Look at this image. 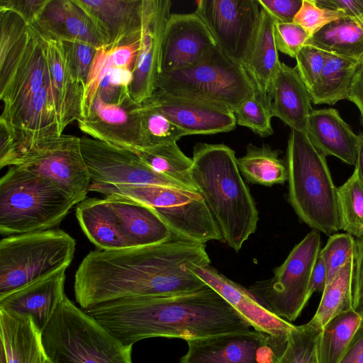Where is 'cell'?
I'll list each match as a JSON object with an SVG mask.
<instances>
[{"mask_svg":"<svg viewBox=\"0 0 363 363\" xmlns=\"http://www.w3.org/2000/svg\"><path fill=\"white\" fill-rule=\"evenodd\" d=\"M1 151L18 156L60 137L71 123L45 43L18 13L0 7Z\"/></svg>","mask_w":363,"mask_h":363,"instance_id":"obj_1","label":"cell"},{"mask_svg":"<svg viewBox=\"0 0 363 363\" xmlns=\"http://www.w3.org/2000/svg\"><path fill=\"white\" fill-rule=\"evenodd\" d=\"M206 243L178 236L161 243L89 252L74 276L77 303L83 310L115 300L177 295L206 285L192 266H207Z\"/></svg>","mask_w":363,"mask_h":363,"instance_id":"obj_2","label":"cell"},{"mask_svg":"<svg viewBox=\"0 0 363 363\" xmlns=\"http://www.w3.org/2000/svg\"><path fill=\"white\" fill-rule=\"evenodd\" d=\"M127 346L150 337L186 341L250 330V324L208 285L182 294L115 300L84 310Z\"/></svg>","mask_w":363,"mask_h":363,"instance_id":"obj_3","label":"cell"},{"mask_svg":"<svg viewBox=\"0 0 363 363\" xmlns=\"http://www.w3.org/2000/svg\"><path fill=\"white\" fill-rule=\"evenodd\" d=\"M192 160L194 184L217 222L223 239L238 252L257 230L259 215L235 152L223 144L198 143Z\"/></svg>","mask_w":363,"mask_h":363,"instance_id":"obj_4","label":"cell"},{"mask_svg":"<svg viewBox=\"0 0 363 363\" xmlns=\"http://www.w3.org/2000/svg\"><path fill=\"white\" fill-rule=\"evenodd\" d=\"M289 201L312 230L330 235L340 230L335 186L325 156L306 133L291 130L286 151Z\"/></svg>","mask_w":363,"mask_h":363,"instance_id":"obj_5","label":"cell"},{"mask_svg":"<svg viewBox=\"0 0 363 363\" xmlns=\"http://www.w3.org/2000/svg\"><path fill=\"white\" fill-rule=\"evenodd\" d=\"M75 204L49 179L11 166L0 180V233L11 236L52 229Z\"/></svg>","mask_w":363,"mask_h":363,"instance_id":"obj_6","label":"cell"},{"mask_svg":"<svg viewBox=\"0 0 363 363\" xmlns=\"http://www.w3.org/2000/svg\"><path fill=\"white\" fill-rule=\"evenodd\" d=\"M42 342L52 363H133L132 347L67 296L43 330Z\"/></svg>","mask_w":363,"mask_h":363,"instance_id":"obj_7","label":"cell"},{"mask_svg":"<svg viewBox=\"0 0 363 363\" xmlns=\"http://www.w3.org/2000/svg\"><path fill=\"white\" fill-rule=\"evenodd\" d=\"M89 191L123 199L153 208L172 232L206 243L223 236L199 191L162 185H112L91 182Z\"/></svg>","mask_w":363,"mask_h":363,"instance_id":"obj_8","label":"cell"},{"mask_svg":"<svg viewBox=\"0 0 363 363\" xmlns=\"http://www.w3.org/2000/svg\"><path fill=\"white\" fill-rule=\"evenodd\" d=\"M157 89L215 104L233 113L255 92L242 65L218 45L196 65L160 74Z\"/></svg>","mask_w":363,"mask_h":363,"instance_id":"obj_9","label":"cell"},{"mask_svg":"<svg viewBox=\"0 0 363 363\" xmlns=\"http://www.w3.org/2000/svg\"><path fill=\"white\" fill-rule=\"evenodd\" d=\"M75 240L60 229L6 236L0 242V298L72 262Z\"/></svg>","mask_w":363,"mask_h":363,"instance_id":"obj_10","label":"cell"},{"mask_svg":"<svg viewBox=\"0 0 363 363\" xmlns=\"http://www.w3.org/2000/svg\"><path fill=\"white\" fill-rule=\"evenodd\" d=\"M320 250V232L312 230L294 247L271 279L255 283L250 291L274 314L295 320L309 300L311 276Z\"/></svg>","mask_w":363,"mask_h":363,"instance_id":"obj_11","label":"cell"},{"mask_svg":"<svg viewBox=\"0 0 363 363\" xmlns=\"http://www.w3.org/2000/svg\"><path fill=\"white\" fill-rule=\"evenodd\" d=\"M195 13L217 45L242 65L255 35L261 7L257 0H199Z\"/></svg>","mask_w":363,"mask_h":363,"instance_id":"obj_12","label":"cell"},{"mask_svg":"<svg viewBox=\"0 0 363 363\" xmlns=\"http://www.w3.org/2000/svg\"><path fill=\"white\" fill-rule=\"evenodd\" d=\"M91 182L112 185H162L186 189L148 166L135 151L92 138H80Z\"/></svg>","mask_w":363,"mask_h":363,"instance_id":"obj_13","label":"cell"},{"mask_svg":"<svg viewBox=\"0 0 363 363\" xmlns=\"http://www.w3.org/2000/svg\"><path fill=\"white\" fill-rule=\"evenodd\" d=\"M179 363H273L286 343L258 330L223 333L186 341Z\"/></svg>","mask_w":363,"mask_h":363,"instance_id":"obj_14","label":"cell"},{"mask_svg":"<svg viewBox=\"0 0 363 363\" xmlns=\"http://www.w3.org/2000/svg\"><path fill=\"white\" fill-rule=\"evenodd\" d=\"M23 167L49 179L78 204L85 199L91 183L83 159L80 138L62 135L46 140Z\"/></svg>","mask_w":363,"mask_h":363,"instance_id":"obj_15","label":"cell"},{"mask_svg":"<svg viewBox=\"0 0 363 363\" xmlns=\"http://www.w3.org/2000/svg\"><path fill=\"white\" fill-rule=\"evenodd\" d=\"M171 6L169 0H145L140 49L129 89L130 96L136 104L149 99L157 89L162 38Z\"/></svg>","mask_w":363,"mask_h":363,"instance_id":"obj_16","label":"cell"},{"mask_svg":"<svg viewBox=\"0 0 363 363\" xmlns=\"http://www.w3.org/2000/svg\"><path fill=\"white\" fill-rule=\"evenodd\" d=\"M216 45L211 32L195 12L171 13L162 38L160 74L196 65Z\"/></svg>","mask_w":363,"mask_h":363,"instance_id":"obj_17","label":"cell"},{"mask_svg":"<svg viewBox=\"0 0 363 363\" xmlns=\"http://www.w3.org/2000/svg\"><path fill=\"white\" fill-rule=\"evenodd\" d=\"M139 105L132 99L108 104L96 96L86 116L77 121L79 128L94 139L137 152L143 148Z\"/></svg>","mask_w":363,"mask_h":363,"instance_id":"obj_18","label":"cell"},{"mask_svg":"<svg viewBox=\"0 0 363 363\" xmlns=\"http://www.w3.org/2000/svg\"><path fill=\"white\" fill-rule=\"evenodd\" d=\"M147 101L186 136L230 132L237 125L232 111L198 99L156 89Z\"/></svg>","mask_w":363,"mask_h":363,"instance_id":"obj_19","label":"cell"},{"mask_svg":"<svg viewBox=\"0 0 363 363\" xmlns=\"http://www.w3.org/2000/svg\"><path fill=\"white\" fill-rule=\"evenodd\" d=\"M190 270L218 292L255 330L286 342L294 325L277 316L243 286L211 266H192Z\"/></svg>","mask_w":363,"mask_h":363,"instance_id":"obj_20","label":"cell"},{"mask_svg":"<svg viewBox=\"0 0 363 363\" xmlns=\"http://www.w3.org/2000/svg\"><path fill=\"white\" fill-rule=\"evenodd\" d=\"M91 18L105 48L128 45L141 38L145 0H74Z\"/></svg>","mask_w":363,"mask_h":363,"instance_id":"obj_21","label":"cell"},{"mask_svg":"<svg viewBox=\"0 0 363 363\" xmlns=\"http://www.w3.org/2000/svg\"><path fill=\"white\" fill-rule=\"evenodd\" d=\"M66 269H62L1 297L0 310L30 315L43 331L66 296Z\"/></svg>","mask_w":363,"mask_h":363,"instance_id":"obj_22","label":"cell"},{"mask_svg":"<svg viewBox=\"0 0 363 363\" xmlns=\"http://www.w3.org/2000/svg\"><path fill=\"white\" fill-rule=\"evenodd\" d=\"M268 99L272 117L279 118L291 130L306 133L312 100L296 67L281 63L270 84Z\"/></svg>","mask_w":363,"mask_h":363,"instance_id":"obj_23","label":"cell"},{"mask_svg":"<svg viewBox=\"0 0 363 363\" xmlns=\"http://www.w3.org/2000/svg\"><path fill=\"white\" fill-rule=\"evenodd\" d=\"M306 134L313 145L324 156H334L355 166L359 136L352 131L337 110H312Z\"/></svg>","mask_w":363,"mask_h":363,"instance_id":"obj_24","label":"cell"},{"mask_svg":"<svg viewBox=\"0 0 363 363\" xmlns=\"http://www.w3.org/2000/svg\"><path fill=\"white\" fill-rule=\"evenodd\" d=\"M274 25L273 18L261 8L255 35L242 63L255 93L269 107L270 84L281 63L274 41Z\"/></svg>","mask_w":363,"mask_h":363,"instance_id":"obj_25","label":"cell"},{"mask_svg":"<svg viewBox=\"0 0 363 363\" xmlns=\"http://www.w3.org/2000/svg\"><path fill=\"white\" fill-rule=\"evenodd\" d=\"M1 347L7 363H44L42 331L30 315L0 310Z\"/></svg>","mask_w":363,"mask_h":363,"instance_id":"obj_26","label":"cell"},{"mask_svg":"<svg viewBox=\"0 0 363 363\" xmlns=\"http://www.w3.org/2000/svg\"><path fill=\"white\" fill-rule=\"evenodd\" d=\"M107 198L129 247H144L169 240L172 232L155 211L123 199Z\"/></svg>","mask_w":363,"mask_h":363,"instance_id":"obj_27","label":"cell"},{"mask_svg":"<svg viewBox=\"0 0 363 363\" xmlns=\"http://www.w3.org/2000/svg\"><path fill=\"white\" fill-rule=\"evenodd\" d=\"M37 18L62 40H77L97 48H105L95 24L74 0H48Z\"/></svg>","mask_w":363,"mask_h":363,"instance_id":"obj_28","label":"cell"},{"mask_svg":"<svg viewBox=\"0 0 363 363\" xmlns=\"http://www.w3.org/2000/svg\"><path fill=\"white\" fill-rule=\"evenodd\" d=\"M76 217L88 239L102 250L129 248L107 198H86L77 204Z\"/></svg>","mask_w":363,"mask_h":363,"instance_id":"obj_29","label":"cell"},{"mask_svg":"<svg viewBox=\"0 0 363 363\" xmlns=\"http://www.w3.org/2000/svg\"><path fill=\"white\" fill-rule=\"evenodd\" d=\"M362 60H356L327 52L318 82L310 92L314 104L333 105L348 99L353 77Z\"/></svg>","mask_w":363,"mask_h":363,"instance_id":"obj_30","label":"cell"},{"mask_svg":"<svg viewBox=\"0 0 363 363\" xmlns=\"http://www.w3.org/2000/svg\"><path fill=\"white\" fill-rule=\"evenodd\" d=\"M306 45L340 57L362 60L363 28L347 16L324 26Z\"/></svg>","mask_w":363,"mask_h":363,"instance_id":"obj_31","label":"cell"},{"mask_svg":"<svg viewBox=\"0 0 363 363\" xmlns=\"http://www.w3.org/2000/svg\"><path fill=\"white\" fill-rule=\"evenodd\" d=\"M279 155V150L269 145L257 147L250 143L245 155L237 158L238 167L250 183L266 186L281 184L287 181L288 172Z\"/></svg>","mask_w":363,"mask_h":363,"instance_id":"obj_32","label":"cell"},{"mask_svg":"<svg viewBox=\"0 0 363 363\" xmlns=\"http://www.w3.org/2000/svg\"><path fill=\"white\" fill-rule=\"evenodd\" d=\"M140 40L111 48H98L84 89L82 118L86 116L99 84L109 69L115 67L134 68Z\"/></svg>","mask_w":363,"mask_h":363,"instance_id":"obj_33","label":"cell"},{"mask_svg":"<svg viewBox=\"0 0 363 363\" xmlns=\"http://www.w3.org/2000/svg\"><path fill=\"white\" fill-rule=\"evenodd\" d=\"M136 152L157 173L179 183L189 190L198 191L191 178L192 158L186 156L177 143L145 147Z\"/></svg>","mask_w":363,"mask_h":363,"instance_id":"obj_34","label":"cell"},{"mask_svg":"<svg viewBox=\"0 0 363 363\" xmlns=\"http://www.w3.org/2000/svg\"><path fill=\"white\" fill-rule=\"evenodd\" d=\"M362 319L354 309L330 320L323 328L318 343V363H339Z\"/></svg>","mask_w":363,"mask_h":363,"instance_id":"obj_35","label":"cell"},{"mask_svg":"<svg viewBox=\"0 0 363 363\" xmlns=\"http://www.w3.org/2000/svg\"><path fill=\"white\" fill-rule=\"evenodd\" d=\"M354 255L325 286L320 304L314 315L323 328L335 316L353 309L352 281Z\"/></svg>","mask_w":363,"mask_h":363,"instance_id":"obj_36","label":"cell"},{"mask_svg":"<svg viewBox=\"0 0 363 363\" xmlns=\"http://www.w3.org/2000/svg\"><path fill=\"white\" fill-rule=\"evenodd\" d=\"M322 330L315 317L306 324L294 325L284 350L273 363H318V343Z\"/></svg>","mask_w":363,"mask_h":363,"instance_id":"obj_37","label":"cell"},{"mask_svg":"<svg viewBox=\"0 0 363 363\" xmlns=\"http://www.w3.org/2000/svg\"><path fill=\"white\" fill-rule=\"evenodd\" d=\"M340 229L346 233L363 237V185L354 169L347 180L337 188Z\"/></svg>","mask_w":363,"mask_h":363,"instance_id":"obj_38","label":"cell"},{"mask_svg":"<svg viewBox=\"0 0 363 363\" xmlns=\"http://www.w3.org/2000/svg\"><path fill=\"white\" fill-rule=\"evenodd\" d=\"M143 148L177 143L185 133L147 101L138 107ZM142 150V149H141Z\"/></svg>","mask_w":363,"mask_h":363,"instance_id":"obj_39","label":"cell"},{"mask_svg":"<svg viewBox=\"0 0 363 363\" xmlns=\"http://www.w3.org/2000/svg\"><path fill=\"white\" fill-rule=\"evenodd\" d=\"M234 116L238 125L250 128L260 137L274 133L269 107L255 92L234 111Z\"/></svg>","mask_w":363,"mask_h":363,"instance_id":"obj_40","label":"cell"},{"mask_svg":"<svg viewBox=\"0 0 363 363\" xmlns=\"http://www.w3.org/2000/svg\"><path fill=\"white\" fill-rule=\"evenodd\" d=\"M354 246L355 240L346 233H336L329 237L326 245L319 252L327 269L325 286L354 255Z\"/></svg>","mask_w":363,"mask_h":363,"instance_id":"obj_41","label":"cell"},{"mask_svg":"<svg viewBox=\"0 0 363 363\" xmlns=\"http://www.w3.org/2000/svg\"><path fill=\"white\" fill-rule=\"evenodd\" d=\"M347 16L340 10L320 7L314 0H303L293 22L303 28L311 38L330 23Z\"/></svg>","mask_w":363,"mask_h":363,"instance_id":"obj_42","label":"cell"},{"mask_svg":"<svg viewBox=\"0 0 363 363\" xmlns=\"http://www.w3.org/2000/svg\"><path fill=\"white\" fill-rule=\"evenodd\" d=\"M326 57L327 52L309 45H305L296 56V69L309 93L319 79Z\"/></svg>","mask_w":363,"mask_h":363,"instance_id":"obj_43","label":"cell"},{"mask_svg":"<svg viewBox=\"0 0 363 363\" xmlns=\"http://www.w3.org/2000/svg\"><path fill=\"white\" fill-rule=\"evenodd\" d=\"M274 37L277 50L293 58L310 38L304 29L294 22L274 21Z\"/></svg>","mask_w":363,"mask_h":363,"instance_id":"obj_44","label":"cell"},{"mask_svg":"<svg viewBox=\"0 0 363 363\" xmlns=\"http://www.w3.org/2000/svg\"><path fill=\"white\" fill-rule=\"evenodd\" d=\"M72 67L85 89L89 71L96 53L97 48L77 40H62Z\"/></svg>","mask_w":363,"mask_h":363,"instance_id":"obj_45","label":"cell"},{"mask_svg":"<svg viewBox=\"0 0 363 363\" xmlns=\"http://www.w3.org/2000/svg\"><path fill=\"white\" fill-rule=\"evenodd\" d=\"M303 0H257L260 7L275 22L291 23Z\"/></svg>","mask_w":363,"mask_h":363,"instance_id":"obj_46","label":"cell"},{"mask_svg":"<svg viewBox=\"0 0 363 363\" xmlns=\"http://www.w3.org/2000/svg\"><path fill=\"white\" fill-rule=\"evenodd\" d=\"M352 306L354 311L363 315V237L355 240Z\"/></svg>","mask_w":363,"mask_h":363,"instance_id":"obj_47","label":"cell"},{"mask_svg":"<svg viewBox=\"0 0 363 363\" xmlns=\"http://www.w3.org/2000/svg\"><path fill=\"white\" fill-rule=\"evenodd\" d=\"M48 0H1L0 7L11 9L21 15L26 21L39 16Z\"/></svg>","mask_w":363,"mask_h":363,"instance_id":"obj_48","label":"cell"},{"mask_svg":"<svg viewBox=\"0 0 363 363\" xmlns=\"http://www.w3.org/2000/svg\"><path fill=\"white\" fill-rule=\"evenodd\" d=\"M322 8L343 11L363 28V0H314Z\"/></svg>","mask_w":363,"mask_h":363,"instance_id":"obj_49","label":"cell"},{"mask_svg":"<svg viewBox=\"0 0 363 363\" xmlns=\"http://www.w3.org/2000/svg\"><path fill=\"white\" fill-rule=\"evenodd\" d=\"M339 363H363V315Z\"/></svg>","mask_w":363,"mask_h":363,"instance_id":"obj_50","label":"cell"},{"mask_svg":"<svg viewBox=\"0 0 363 363\" xmlns=\"http://www.w3.org/2000/svg\"><path fill=\"white\" fill-rule=\"evenodd\" d=\"M327 281V269L325 264L320 253H318L315 262L308 288V298L312 296L314 292L323 291Z\"/></svg>","mask_w":363,"mask_h":363,"instance_id":"obj_51","label":"cell"},{"mask_svg":"<svg viewBox=\"0 0 363 363\" xmlns=\"http://www.w3.org/2000/svg\"><path fill=\"white\" fill-rule=\"evenodd\" d=\"M348 100L353 102L359 110L361 121L363 124V61L353 77Z\"/></svg>","mask_w":363,"mask_h":363,"instance_id":"obj_52","label":"cell"},{"mask_svg":"<svg viewBox=\"0 0 363 363\" xmlns=\"http://www.w3.org/2000/svg\"><path fill=\"white\" fill-rule=\"evenodd\" d=\"M359 136V145L354 170L357 172L359 179L363 185V133H360Z\"/></svg>","mask_w":363,"mask_h":363,"instance_id":"obj_53","label":"cell"},{"mask_svg":"<svg viewBox=\"0 0 363 363\" xmlns=\"http://www.w3.org/2000/svg\"><path fill=\"white\" fill-rule=\"evenodd\" d=\"M0 363H7L6 357H5V354H4V351L1 347V352H0Z\"/></svg>","mask_w":363,"mask_h":363,"instance_id":"obj_54","label":"cell"},{"mask_svg":"<svg viewBox=\"0 0 363 363\" xmlns=\"http://www.w3.org/2000/svg\"><path fill=\"white\" fill-rule=\"evenodd\" d=\"M44 363H52L50 359H47Z\"/></svg>","mask_w":363,"mask_h":363,"instance_id":"obj_55","label":"cell"}]
</instances>
